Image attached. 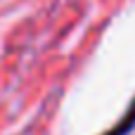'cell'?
<instances>
[{
	"label": "cell",
	"mask_w": 135,
	"mask_h": 135,
	"mask_svg": "<svg viewBox=\"0 0 135 135\" xmlns=\"http://www.w3.org/2000/svg\"><path fill=\"white\" fill-rule=\"evenodd\" d=\"M133 128H135V97H133V102H131V107L126 109V114L121 116V121L114 128H109L104 135H128Z\"/></svg>",
	"instance_id": "1"
}]
</instances>
